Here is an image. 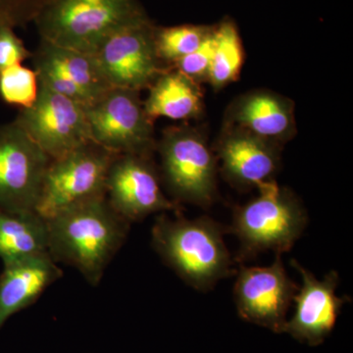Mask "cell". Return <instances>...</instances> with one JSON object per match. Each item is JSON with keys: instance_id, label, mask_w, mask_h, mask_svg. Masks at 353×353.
Masks as SVG:
<instances>
[{"instance_id": "cell-16", "label": "cell", "mask_w": 353, "mask_h": 353, "mask_svg": "<svg viewBox=\"0 0 353 353\" xmlns=\"http://www.w3.org/2000/svg\"><path fill=\"white\" fill-rule=\"evenodd\" d=\"M294 103L270 90L246 92L228 108L226 125L236 126L281 145L296 132Z\"/></svg>"}, {"instance_id": "cell-6", "label": "cell", "mask_w": 353, "mask_h": 353, "mask_svg": "<svg viewBox=\"0 0 353 353\" xmlns=\"http://www.w3.org/2000/svg\"><path fill=\"white\" fill-rule=\"evenodd\" d=\"M116 155L90 141L63 157L51 159L37 213L48 219L81 202L105 196L106 178Z\"/></svg>"}, {"instance_id": "cell-19", "label": "cell", "mask_w": 353, "mask_h": 353, "mask_svg": "<svg viewBox=\"0 0 353 353\" xmlns=\"http://www.w3.org/2000/svg\"><path fill=\"white\" fill-rule=\"evenodd\" d=\"M48 252L46 221L37 212L0 209V259L3 264Z\"/></svg>"}, {"instance_id": "cell-15", "label": "cell", "mask_w": 353, "mask_h": 353, "mask_svg": "<svg viewBox=\"0 0 353 353\" xmlns=\"http://www.w3.org/2000/svg\"><path fill=\"white\" fill-rule=\"evenodd\" d=\"M280 150L277 143L226 125L215 155L228 182L239 190H250L274 180L280 166Z\"/></svg>"}, {"instance_id": "cell-18", "label": "cell", "mask_w": 353, "mask_h": 353, "mask_svg": "<svg viewBox=\"0 0 353 353\" xmlns=\"http://www.w3.org/2000/svg\"><path fill=\"white\" fill-rule=\"evenodd\" d=\"M143 106L153 121L160 117L190 120L201 112L202 94L196 82L170 68L150 85V94Z\"/></svg>"}, {"instance_id": "cell-20", "label": "cell", "mask_w": 353, "mask_h": 353, "mask_svg": "<svg viewBox=\"0 0 353 353\" xmlns=\"http://www.w3.org/2000/svg\"><path fill=\"white\" fill-rule=\"evenodd\" d=\"M243 43L236 25L225 21L215 27V46L208 80L214 90L226 87L240 76L243 64Z\"/></svg>"}, {"instance_id": "cell-4", "label": "cell", "mask_w": 353, "mask_h": 353, "mask_svg": "<svg viewBox=\"0 0 353 353\" xmlns=\"http://www.w3.org/2000/svg\"><path fill=\"white\" fill-rule=\"evenodd\" d=\"M145 18L138 0H54L34 23L41 41L90 54L116 30Z\"/></svg>"}, {"instance_id": "cell-3", "label": "cell", "mask_w": 353, "mask_h": 353, "mask_svg": "<svg viewBox=\"0 0 353 353\" xmlns=\"http://www.w3.org/2000/svg\"><path fill=\"white\" fill-rule=\"evenodd\" d=\"M257 190L254 199L234 209L232 225L227 227L241 243L236 262L269 250L276 254L289 252L307 225V213L292 190L275 180L262 183Z\"/></svg>"}, {"instance_id": "cell-17", "label": "cell", "mask_w": 353, "mask_h": 353, "mask_svg": "<svg viewBox=\"0 0 353 353\" xmlns=\"http://www.w3.org/2000/svg\"><path fill=\"white\" fill-rule=\"evenodd\" d=\"M62 274L48 252L3 264L0 274V330L11 316L36 303Z\"/></svg>"}, {"instance_id": "cell-7", "label": "cell", "mask_w": 353, "mask_h": 353, "mask_svg": "<svg viewBox=\"0 0 353 353\" xmlns=\"http://www.w3.org/2000/svg\"><path fill=\"white\" fill-rule=\"evenodd\" d=\"M90 141L116 154L150 155L157 150L153 120L138 90L110 88L85 106Z\"/></svg>"}, {"instance_id": "cell-11", "label": "cell", "mask_w": 353, "mask_h": 353, "mask_svg": "<svg viewBox=\"0 0 353 353\" xmlns=\"http://www.w3.org/2000/svg\"><path fill=\"white\" fill-rule=\"evenodd\" d=\"M14 122L50 159L92 141L85 106L41 85L37 101L21 109Z\"/></svg>"}, {"instance_id": "cell-14", "label": "cell", "mask_w": 353, "mask_h": 353, "mask_svg": "<svg viewBox=\"0 0 353 353\" xmlns=\"http://www.w3.org/2000/svg\"><path fill=\"white\" fill-rule=\"evenodd\" d=\"M39 85L65 95L83 106L90 105L110 85L88 53L41 41L32 53Z\"/></svg>"}, {"instance_id": "cell-25", "label": "cell", "mask_w": 353, "mask_h": 353, "mask_svg": "<svg viewBox=\"0 0 353 353\" xmlns=\"http://www.w3.org/2000/svg\"><path fill=\"white\" fill-rule=\"evenodd\" d=\"M31 57L32 52L18 38L13 28H0V71L22 64L23 61Z\"/></svg>"}, {"instance_id": "cell-23", "label": "cell", "mask_w": 353, "mask_h": 353, "mask_svg": "<svg viewBox=\"0 0 353 353\" xmlns=\"http://www.w3.org/2000/svg\"><path fill=\"white\" fill-rule=\"evenodd\" d=\"M54 0H0V28L15 29L34 22Z\"/></svg>"}, {"instance_id": "cell-8", "label": "cell", "mask_w": 353, "mask_h": 353, "mask_svg": "<svg viewBox=\"0 0 353 353\" xmlns=\"http://www.w3.org/2000/svg\"><path fill=\"white\" fill-rule=\"evenodd\" d=\"M155 26L150 18L116 30L90 53L111 88L141 92L166 71L155 46Z\"/></svg>"}, {"instance_id": "cell-13", "label": "cell", "mask_w": 353, "mask_h": 353, "mask_svg": "<svg viewBox=\"0 0 353 353\" xmlns=\"http://www.w3.org/2000/svg\"><path fill=\"white\" fill-rule=\"evenodd\" d=\"M290 264L299 272L303 285L294 297V314L285 322L283 333L289 334L299 343L318 347L333 332L341 309L350 299L336 296L340 277L336 271L318 280L296 260L292 259Z\"/></svg>"}, {"instance_id": "cell-22", "label": "cell", "mask_w": 353, "mask_h": 353, "mask_svg": "<svg viewBox=\"0 0 353 353\" xmlns=\"http://www.w3.org/2000/svg\"><path fill=\"white\" fill-rule=\"evenodd\" d=\"M39 90L34 69L19 64L0 71V99L8 105L31 108L38 99Z\"/></svg>"}, {"instance_id": "cell-24", "label": "cell", "mask_w": 353, "mask_h": 353, "mask_svg": "<svg viewBox=\"0 0 353 353\" xmlns=\"http://www.w3.org/2000/svg\"><path fill=\"white\" fill-rule=\"evenodd\" d=\"M215 46V28L208 38L202 43L197 50L172 65L170 68L176 69L194 82L208 79L212 62L213 51Z\"/></svg>"}, {"instance_id": "cell-1", "label": "cell", "mask_w": 353, "mask_h": 353, "mask_svg": "<svg viewBox=\"0 0 353 353\" xmlns=\"http://www.w3.org/2000/svg\"><path fill=\"white\" fill-rule=\"evenodd\" d=\"M46 221L51 259L77 269L94 287L124 245L131 227L105 196L81 202Z\"/></svg>"}, {"instance_id": "cell-2", "label": "cell", "mask_w": 353, "mask_h": 353, "mask_svg": "<svg viewBox=\"0 0 353 353\" xmlns=\"http://www.w3.org/2000/svg\"><path fill=\"white\" fill-rule=\"evenodd\" d=\"M227 227L208 216L185 219L161 213L152 229V243L166 265L185 284L208 292L234 271L224 234Z\"/></svg>"}, {"instance_id": "cell-12", "label": "cell", "mask_w": 353, "mask_h": 353, "mask_svg": "<svg viewBox=\"0 0 353 353\" xmlns=\"http://www.w3.org/2000/svg\"><path fill=\"white\" fill-rule=\"evenodd\" d=\"M297 290L282 254H276L269 266L241 267L234 285V304L241 319L282 334Z\"/></svg>"}, {"instance_id": "cell-21", "label": "cell", "mask_w": 353, "mask_h": 353, "mask_svg": "<svg viewBox=\"0 0 353 353\" xmlns=\"http://www.w3.org/2000/svg\"><path fill=\"white\" fill-rule=\"evenodd\" d=\"M214 28L181 25L155 28L154 41L162 63L173 65L181 58L197 50Z\"/></svg>"}, {"instance_id": "cell-10", "label": "cell", "mask_w": 353, "mask_h": 353, "mask_svg": "<svg viewBox=\"0 0 353 353\" xmlns=\"http://www.w3.org/2000/svg\"><path fill=\"white\" fill-rule=\"evenodd\" d=\"M105 196L114 210L131 224L154 213L182 214L180 204L162 190L150 155H116L106 178Z\"/></svg>"}, {"instance_id": "cell-9", "label": "cell", "mask_w": 353, "mask_h": 353, "mask_svg": "<svg viewBox=\"0 0 353 353\" xmlns=\"http://www.w3.org/2000/svg\"><path fill=\"white\" fill-rule=\"evenodd\" d=\"M50 160L17 123L0 125V209L37 212Z\"/></svg>"}, {"instance_id": "cell-5", "label": "cell", "mask_w": 353, "mask_h": 353, "mask_svg": "<svg viewBox=\"0 0 353 353\" xmlns=\"http://www.w3.org/2000/svg\"><path fill=\"white\" fill-rule=\"evenodd\" d=\"M157 150L172 199L210 208L217 196L218 162L204 134L190 126L168 128Z\"/></svg>"}]
</instances>
